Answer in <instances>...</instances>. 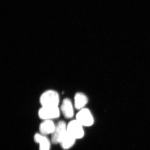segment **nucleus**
<instances>
[{"label": "nucleus", "mask_w": 150, "mask_h": 150, "mask_svg": "<svg viewBox=\"0 0 150 150\" xmlns=\"http://www.w3.org/2000/svg\"><path fill=\"white\" fill-rule=\"evenodd\" d=\"M39 102L41 106H59L60 96L54 90H47L40 96Z\"/></svg>", "instance_id": "1"}, {"label": "nucleus", "mask_w": 150, "mask_h": 150, "mask_svg": "<svg viewBox=\"0 0 150 150\" xmlns=\"http://www.w3.org/2000/svg\"><path fill=\"white\" fill-rule=\"evenodd\" d=\"M61 112L59 106H41L38 115L43 120H53L59 118Z\"/></svg>", "instance_id": "2"}, {"label": "nucleus", "mask_w": 150, "mask_h": 150, "mask_svg": "<svg viewBox=\"0 0 150 150\" xmlns=\"http://www.w3.org/2000/svg\"><path fill=\"white\" fill-rule=\"evenodd\" d=\"M67 132V123L64 121H59L56 124V128L51 135L52 144H59Z\"/></svg>", "instance_id": "3"}, {"label": "nucleus", "mask_w": 150, "mask_h": 150, "mask_svg": "<svg viewBox=\"0 0 150 150\" xmlns=\"http://www.w3.org/2000/svg\"><path fill=\"white\" fill-rule=\"evenodd\" d=\"M75 119L84 127L91 126L94 123L93 117L91 112L86 108L78 111Z\"/></svg>", "instance_id": "4"}, {"label": "nucleus", "mask_w": 150, "mask_h": 150, "mask_svg": "<svg viewBox=\"0 0 150 150\" xmlns=\"http://www.w3.org/2000/svg\"><path fill=\"white\" fill-rule=\"evenodd\" d=\"M67 132L77 140L81 139L84 137L83 126L75 119L67 123Z\"/></svg>", "instance_id": "5"}, {"label": "nucleus", "mask_w": 150, "mask_h": 150, "mask_svg": "<svg viewBox=\"0 0 150 150\" xmlns=\"http://www.w3.org/2000/svg\"><path fill=\"white\" fill-rule=\"evenodd\" d=\"M61 113L67 119H72L74 115L75 109L74 103L69 98L62 100L60 107Z\"/></svg>", "instance_id": "6"}, {"label": "nucleus", "mask_w": 150, "mask_h": 150, "mask_svg": "<svg viewBox=\"0 0 150 150\" xmlns=\"http://www.w3.org/2000/svg\"><path fill=\"white\" fill-rule=\"evenodd\" d=\"M33 140L38 144L39 150H51L52 143L47 136L37 133L34 135Z\"/></svg>", "instance_id": "7"}, {"label": "nucleus", "mask_w": 150, "mask_h": 150, "mask_svg": "<svg viewBox=\"0 0 150 150\" xmlns=\"http://www.w3.org/2000/svg\"><path fill=\"white\" fill-rule=\"evenodd\" d=\"M56 126L53 120H43L39 126V133L45 136H51L54 132Z\"/></svg>", "instance_id": "8"}, {"label": "nucleus", "mask_w": 150, "mask_h": 150, "mask_svg": "<svg viewBox=\"0 0 150 150\" xmlns=\"http://www.w3.org/2000/svg\"><path fill=\"white\" fill-rule=\"evenodd\" d=\"M88 102L87 97L84 93L77 92L75 94L74 97V104L75 109L78 110L85 108Z\"/></svg>", "instance_id": "9"}, {"label": "nucleus", "mask_w": 150, "mask_h": 150, "mask_svg": "<svg viewBox=\"0 0 150 150\" xmlns=\"http://www.w3.org/2000/svg\"><path fill=\"white\" fill-rule=\"evenodd\" d=\"M77 140L68 132L64 137L59 145L62 149L69 150L74 146Z\"/></svg>", "instance_id": "10"}]
</instances>
